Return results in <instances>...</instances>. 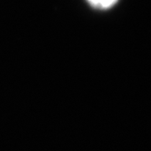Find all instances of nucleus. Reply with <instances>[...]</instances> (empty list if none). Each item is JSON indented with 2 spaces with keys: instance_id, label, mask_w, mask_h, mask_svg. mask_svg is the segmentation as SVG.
<instances>
[{
  "instance_id": "1",
  "label": "nucleus",
  "mask_w": 151,
  "mask_h": 151,
  "mask_svg": "<svg viewBox=\"0 0 151 151\" xmlns=\"http://www.w3.org/2000/svg\"><path fill=\"white\" fill-rule=\"evenodd\" d=\"M88 4L98 9H107L112 7L117 0H87Z\"/></svg>"
}]
</instances>
